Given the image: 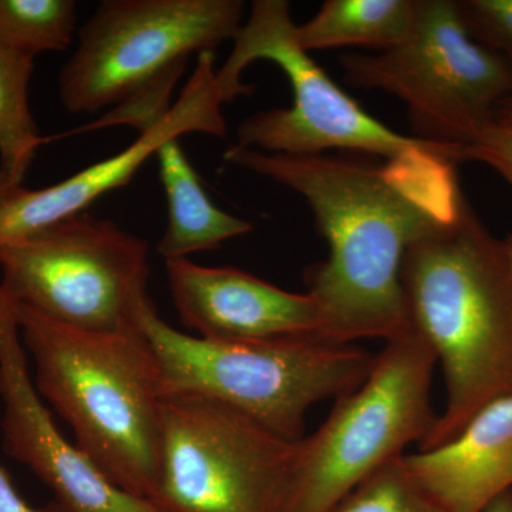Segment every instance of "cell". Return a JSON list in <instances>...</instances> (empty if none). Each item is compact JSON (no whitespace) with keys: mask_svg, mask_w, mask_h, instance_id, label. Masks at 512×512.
Masks as SVG:
<instances>
[{"mask_svg":"<svg viewBox=\"0 0 512 512\" xmlns=\"http://www.w3.org/2000/svg\"><path fill=\"white\" fill-rule=\"evenodd\" d=\"M225 160L298 192L326 239L325 261L306 269L322 313L320 339L353 345L389 340L409 326L402 288L407 248L431 225L457 217L466 195L457 164L383 163L338 156H285L231 146Z\"/></svg>","mask_w":512,"mask_h":512,"instance_id":"obj_1","label":"cell"},{"mask_svg":"<svg viewBox=\"0 0 512 512\" xmlns=\"http://www.w3.org/2000/svg\"><path fill=\"white\" fill-rule=\"evenodd\" d=\"M400 278L409 326L433 350L446 382V407L419 444L424 451L512 396V278L503 241L468 201L456 218L414 239Z\"/></svg>","mask_w":512,"mask_h":512,"instance_id":"obj_2","label":"cell"},{"mask_svg":"<svg viewBox=\"0 0 512 512\" xmlns=\"http://www.w3.org/2000/svg\"><path fill=\"white\" fill-rule=\"evenodd\" d=\"M13 306L37 392L69 424L74 444L111 483L153 500L164 397L143 333L86 332Z\"/></svg>","mask_w":512,"mask_h":512,"instance_id":"obj_3","label":"cell"},{"mask_svg":"<svg viewBox=\"0 0 512 512\" xmlns=\"http://www.w3.org/2000/svg\"><path fill=\"white\" fill-rule=\"evenodd\" d=\"M136 323L156 359L163 397L224 404L292 441L302 439L311 407L355 390L375 357L316 336L227 342L187 335L161 319L151 299Z\"/></svg>","mask_w":512,"mask_h":512,"instance_id":"obj_4","label":"cell"},{"mask_svg":"<svg viewBox=\"0 0 512 512\" xmlns=\"http://www.w3.org/2000/svg\"><path fill=\"white\" fill-rule=\"evenodd\" d=\"M286 0H255L242 23L227 62L217 70V89L229 103L254 92L241 74L256 60L281 67L291 83L288 109L258 111L237 128V146L285 156H316L326 150L355 151L384 163H467L466 147L443 146L397 133L370 116L299 47Z\"/></svg>","mask_w":512,"mask_h":512,"instance_id":"obj_5","label":"cell"},{"mask_svg":"<svg viewBox=\"0 0 512 512\" xmlns=\"http://www.w3.org/2000/svg\"><path fill=\"white\" fill-rule=\"evenodd\" d=\"M436 355L416 330L386 340L352 392L328 419L296 441L281 512H328L377 470L403 457L433 429Z\"/></svg>","mask_w":512,"mask_h":512,"instance_id":"obj_6","label":"cell"},{"mask_svg":"<svg viewBox=\"0 0 512 512\" xmlns=\"http://www.w3.org/2000/svg\"><path fill=\"white\" fill-rule=\"evenodd\" d=\"M345 82L402 100L414 137L467 147L512 96V63L468 32L457 0H417L409 36L377 55H343Z\"/></svg>","mask_w":512,"mask_h":512,"instance_id":"obj_7","label":"cell"},{"mask_svg":"<svg viewBox=\"0 0 512 512\" xmlns=\"http://www.w3.org/2000/svg\"><path fill=\"white\" fill-rule=\"evenodd\" d=\"M0 271L13 302L86 332L137 329L151 299L148 242L87 212L2 245Z\"/></svg>","mask_w":512,"mask_h":512,"instance_id":"obj_8","label":"cell"},{"mask_svg":"<svg viewBox=\"0 0 512 512\" xmlns=\"http://www.w3.org/2000/svg\"><path fill=\"white\" fill-rule=\"evenodd\" d=\"M244 10L241 0H104L60 72L64 109L119 106L165 74L184 72L192 53L234 40Z\"/></svg>","mask_w":512,"mask_h":512,"instance_id":"obj_9","label":"cell"},{"mask_svg":"<svg viewBox=\"0 0 512 512\" xmlns=\"http://www.w3.org/2000/svg\"><path fill=\"white\" fill-rule=\"evenodd\" d=\"M296 441L221 403L164 397L151 503L160 512H281Z\"/></svg>","mask_w":512,"mask_h":512,"instance_id":"obj_10","label":"cell"},{"mask_svg":"<svg viewBox=\"0 0 512 512\" xmlns=\"http://www.w3.org/2000/svg\"><path fill=\"white\" fill-rule=\"evenodd\" d=\"M3 447L55 494L62 512H160L111 483L56 426L30 377L15 306L0 285Z\"/></svg>","mask_w":512,"mask_h":512,"instance_id":"obj_11","label":"cell"},{"mask_svg":"<svg viewBox=\"0 0 512 512\" xmlns=\"http://www.w3.org/2000/svg\"><path fill=\"white\" fill-rule=\"evenodd\" d=\"M222 104L214 52L200 53L194 74L167 116L119 154L39 190L0 180V247L83 214L103 195L127 187L148 158L156 156L171 138L188 133L224 137L227 124L221 113Z\"/></svg>","mask_w":512,"mask_h":512,"instance_id":"obj_12","label":"cell"},{"mask_svg":"<svg viewBox=\"0 0 512 512\" xmlns=\"http://www.w3.org/2000/svg\"><path fill=\"white\" fill-rule=\"evenodd\" d=\"M165 269L181 322L200 338H320L322 313L311 293L285 291L239 269L198 265L190 258L165 261Z\"/></svg>","mask_w":512,"mask_h":512,"instance_id":"obj_13","label":"cell"},{"mask_svg":"<svg viewBox=\"0 0 512 512\" xmlns=\"http://www.w3.org/2000/svg\"><path fill=\"white\" fill-rule=\"evenodd\" d=\"M403 463L444 512H485L512 491V396L487 404L453 439Z\"/></svg>","mask_w":512,"mask_h":512,"instance_id":"obj_14","label":"cell"},{"mask_svg":"<svg viewBox=\"0 0 512 512\" xmlns=\"http://www.w3.org/2000/svg\"><path fill=\"white\" fill-rule=\"evenodd\" d=\"M156 156L167 198V227L157 245L165 261L188 258L252 232L251 222L228 214L211 201L180 146V138L165 141Z\"/></svg>","mask_w":512,"mask_h":512,"instance_id":"obj_15","label":"cell"},{"mask_svg":"<svg viewBox=\"0 0 512 512\" xmlns=\"http://www.w3.org/2000/svg\"><path fill=\"white\" fill-rule=\"evenodd\" d=\"M417 0H328L309 22L295 26L301 49L376 47L393 49L409 36Z\"/></svg>","mask_w":512,"mask_h":512,"instance_id":"obj_16","label":"cell"},{"mask_svg":"<svg viewBox=\"0 0 512 512\" xmlns=\"http://www.w3.org/2000/svg\"><path fill=\"white\" fill-rule=\"evenodd\" d=\"M35 57L0 45V180L23 184L37 150L50 137L39 134L29 106Z\"/></svg>","mask_w":512,"mask_h":512,"instance_id":"obj_17","label":"cell"},{"mask_svg":"<svg viewBox=\"0 0 512 512\" xmlns=\"http://www.w3.org/2000/svg\"><path fill=\"white\" fill-rule=\"evenodd\" d=\"M77 32L73 0H0V45L15 52H63Z\"/></svg>","mask_w":512,"mask_h":512,"instance_id":"obj_18","label":"cell"},{"mask_svg":"<svg viewBox=\"0 0 512 512\" xmlns=\"http://www.w3.org/2000/svg\"><path fill=\"white\" fill-rule=\"evenodd\" d=\"M328 512H444L407 471L403 457L367 477Z\"/></svg>","mask_w":512,"mask_h":512,"instance_id":"obj_19","label":"cell"},{"mask_svg":"<svg viewBox=\"0 0 512 512\" xmlns=\"http://www.w3.org/2000/svg\"><path fill=\"white\" fill-rule=\"evenodd\" d=\"M183 73L165 74L157 82L151 83L146 89L140 90L113 110L107 111L101 119L77 128L70 134L87 133V131H97L101 128L120 126V124L136 127L140 134L150 130L167 116L173 106L170 103L171 94Z\"/></svg>","mask_w":512,"mask_h":512,"instance_id":"obj_20","label":"cell"},{"mask_svg":"<svg viewBox=\"0 0 512 512\" xmlns=\"http://www.w3.org/2000/svg\"><path fill=\"white\" fill-rule=\"evenodd\" d=\"M470 35L512 63V0H457Z\"/></svg>","mask_w":512,"mask_h":512,"instance_id":"obj_21","label":"cell"},{"mask_svg":"<svg viewBox=\"0 0 512 512\" xmlns=\"http://www.w3.org/2000/svg\"><path fill=\"white\" fill-rule=\"evenodd\" d=\"M466 150L468 161L488 165L512 185V123L491 121Z\"/></svg>","mask_w":512,"mask_h":512,"instance_id":"obj_22","label":"cell"},{"mask_svg":"<svg viewBox=\"0 0 512 512\" xmlns=\"http://www.w3.org/2000/svg\"><path fill=\"white\" fill-rule=\"evenodd\" d=\"M0 512H62L56 508H36L16 491L9 474L0 467Z\"/></svg>","mask_w":512,"mask_h":512,"instance_id":"obj_23","label":"cell"},{"mask_svg":"<svg viewBox=\"0 0 512 512\" xmlns=\"http://www.w3.org/2000/svg\"><path fill=\"white\" fill-rule=\"evenodd\" d=\"M494 120L504 121V123H512V96L505 99L503 103L497 107L494 114Z\"/></svg>","mask_w":512,"mask_h":512,"instance_id":"obj_24","label":"cell"},{"mask_svg":"<svg viewBox=\"0 0 512 512\" xmlns=\"http://www.w3.org/2000/svg\"><path fill=\"white\" fill-rule=\"evenodd\" d=\"M485 512H512V491L498 498Z\"/></svg>","mask_w":512,"mask_h":512,"instance_id":"obj_25","label":"cell"},{"mask_svg":"<svg viewBox=\"0 0 512 512\" xmlns=\"http://www.w3.org/2000/svg\"><path fill=\"white\" fill-rule=\"evenodd\" d=\"M503 247L505 252V258H507L508 268H510V274L512 278V232L503 241Z\"/></svg>","mask_w":512,"mask_h":512,"instance_id":"obj_26","label":"cell"}]
</instances>
